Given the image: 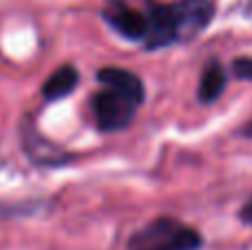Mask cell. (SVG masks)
Segmentation results:
<instances>
[{
    "mask_svg": "<svg viewBox=\"0 0 252 250\" xmlns=\"http://www.w3.org/2000/svg\"><path fill=\"white\" fill-rule=\"evenodd\" d=\"M142 11L146 18V35L142 44L146 51H159L173 44L190 42L208 29L215 18V4L210 0H148Z\"/></svg>",
    "mask_w": 252,
    "mask_h": 250,
    "instance_id": "6da1fadb",
    "label": "cell"
},
{
    "mask_svg": "<svg viewBox=\"0 0 252 250\" xmlns=\"http://www.w3.org/2000/svg\"><path fill=\"white\" fill-rule=\"evenodd\" d=\"M95 80L102 84L100 91L91 95V113L97 131L115 133L128 128L146 100L144 80L122 66H102Z\"/></svg>",
    "mask_w": 252,
    "mask_h": 250,
    "instance_id": "7a4b0ae2",
    "label": "cell"
},
{
    "mask_svg": "<svg viewBox=\"0 0 252 250\" xmlns=\"http://www.w3.org/2000/svg\"><path fill=\"white\" fill-rule=\"evenodd\" d=\"M204 237L175 217H157L130 235L126 250H199Z\"/></svg>",
    "mask_w": 252,
    "mask_h": 250,
    "instance_id": "3957f363",
    "label": "cell"
},
{
    "mask_svg": "<svg viewBox=\"0 0 252 250\" xmlns=\"http://www.w3.org/2000/svg\"><path fill=\"white\" fill-rule=\"evenodd\" d=\"M102 20L118 35L133 42H144L146 35V18L142 9L130 7L126 0H109L100 11Z\"/></svg>",
    "mask_w": 252,
    "mask_h": 250,
    "instance_id": "277c9868",
    "label": "cell"
},
{
    "mask_svg": "<svg viewBox=\"0 0 252 250\" xmlns=\"http://www.w3.org/2000/svg\"><path fill=\"white\" fill-rule=\"evenodd\" d=\"M226 82H228L226 66L217 58L206 62V66L201 69V75H199V84H197V100H199V104L204 106L215 104L221 97Z\"/></svg>",
    "mask_w": 252,
    "mask_h": 250,
    "instance_id": "5b68a950",
    "label": "cell"
},
{
    "mask_svg": "<svg viewBox=\"0 0 252 250\" xmlns=\"http://www.w3.org/2000/svg\"><path fill=\"white\" fill-rule=\"evenodd\" d=\"M80 82V71L73 64H62L53 71L42 84V97L47 102H56L71 95Z\"/></svg>",
    "mask_w": 252,
    "mask_h": 250,
    "instance_id": "8992f818",
    "label": "cell"
},
{
    "mask_svg": "<svg viewBox=\"0 0 252 250\" xmlns=\"http://www.w3.org/2000/svg\"><path fill=\"white\" fill-rule=\"evenodd\" d=\"M232 73H235V78L252 82V58H237L232 62Z\"/></svg>",
    "mask_w": 252,
    "mask_h": 250,
    "instance_id": "52a82bcc",
    "label": "cell"
},
{
    "mask_svg": "<svg viewBox=\"0 0 252 250\" xmlns=\"http://www.w3.org/2000/svg\"><path fill=\"white\" fill-rule=\"evenodd\" d=\"M239 219L244 221L246 226H252V195L248 197V202L241 206V211H239Z\"/></svg>",
    "mask_w": 252,
    "mask_h": 250,
    "instance_id": "ba28073f",
    "label": "cell"
},
{
    "mask_svg": "<svg viewBox=\"0 0 252 250\" xmlns=\"http://www.w3.org/2000/svg\"><path fill=\"white\" fill-rule=\"evenodd\" d=\"M241 135H244V137H252V122L244 128V131H241Z\"/></svg>",
    "mask_w": 252,
    "mask_h": 250,
    "instance_id": "9c48e42d",
    "label": "cell"
}]
</instances>
